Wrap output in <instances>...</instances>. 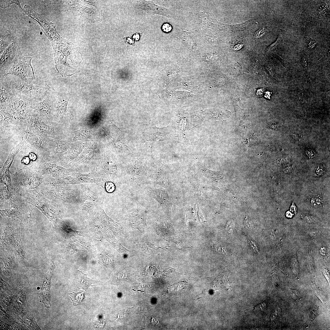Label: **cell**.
Returning a JSON list of instances; mask_svg holds the SVG:
<instances>
[{
  "mask_svg": "<svg viewBox=\"0 0 330 330\" xmlns=\"http://www.w3.org/2000/svg\"><path fill=\"white\" fill-rule=\"evenodd\" d=\"M204 291H203L199 295H197L194 298V300L195 301H196L199 299H201L204 298V295H205V293L204 292Z\"/></svg>",
  "mask_w": 330,
  "mask_h": 330,
  "instance_id": "cell-34",
  "label": "cell"
},
{
  "mask_svg": "<svg viewBox=\"0 0 330 330\" xmlns=\"http://www.w3.org/2000/svg\"><path fill=\"white\" fill-rule=\"evenodd\" d=\"M31 57L23 56L20 49L7 75H14L26 82H32L35 79V75L31 63Z\"/></svg>",
  "mask_w": 330,
  "mask_h": 330,
  "instance_id": "cell-5",
  "label": "cell"
},
{
  "mask_svg": "<svg viewBox=\"0 0 330 330\" xmlns=\"http://www.w3.org/2000/svg\"><path fill=\"white\" fill-rule=\"evenodd\" d=\"M290 210L291 211L295 214H296L297 212V208L293 202L291 206Z\"/></svg>",
  "mask_w": 330,
  "mask_h": 330,
  "instance_id": "cell-33",
  "label": "cell"
},
{
  "mask_svg": "<svg viewBox=\"0 0 330 330\" xmlns=\"http://www.w3.org/2000/svg\"><path fill=\"white\" fill-rule=\"evenodd\" d=\"M148 195L157 201L164 209L170 207L171 202L165 191L158 189H151L148 191Z\"/></svg>",
  "mask_w": 330,
  "mask_h": 330,
  "instance_id": "cell-15",
  "label": "cell"
},
{
  "mask_svg": "<svg viewBox=\"0 0 330 330\" xmlns=\"http://www.w3.org/2000/svg\"><path fill=\"white\" fill-rule=\"evenodd\" d=\"M279 60L282 62V63L285 66L288 68H293V66L292 64L284 60L283 59L280 58V57H278Z\"/></svg>",
  "mask_w": 330,
  "mask_h": 330,
  "instance_id": "cell-32",
  "label": "cell"
},
{
  "mask_svg": "<svg viewBox=\"0 0 330 330\" xmlns=\"http://www.w3.org/2000/svg\"><path fill=\"white\" fill-rule=\"evenodd\" d=\"M231 115L229 111L218 106L204 110H199L190 114V124L193 127L204 121L226 120Z\"/></svg>",
  "mask_w": 330,
  "mask_h": 330,
  "instance_id": "cell-6",
  "label": "cell"
},
{
  "mask_svg": "<svg viewBox=\"0 0 330 330\" xmlns=\"http://www.w3.org/2000/svg\"><path fill=\"white\" fill-rule=\"evenodd\" d=\"M317 170V172L318 174H321L324 172V170L322 167H319Z\"/></svg>",
  "mask_w": 330,
  "mask_h": 330,
  "instance_id": "cell-37",
  "label": "cell"
},
{
  "mask_svg": "<svg viewBox=\"0 0 330 330\" xmlns=\"http://www.w3.org/2000/svg\"><path fill=\"white\" fill-rule=\"evenodd\" d=\"M57 100L58 92L51 88L49 94L44 99L34 103L28 114L54 122Z\"/></svg>",
  "mask_w": 330,
  "mask_h": 330,
  "instance_id": "cell-4",
  "label": "cell"
},
{
  "mask_svg": "<svg viewBox=\"0 0 330 330\" xmlns=\"http://www.w3.org/2000/svg\"><path fill=\"white\" fill-rule=\"evenodd\" d=\"M293 215V214L290 211H288L286 213V216L288 218H291Z\"/></svg>",
  "mask_w": 330,
  "mask_h": 330,
  "instance_id": "cell-38",
  "label": "cell"
},
{
  "mask_svg": "<svg viewBox=\"0 0 330 330\" xmlns=\"http://www.w3.org/2000/svg\"><path fill=\"white\" fill-rule=\"evenodd\" d=\"M71 142L69 141L60 139L55 140L54 149L49 160L62 156L71 148Z\"/></svg>",
  "mask_w": 330,
  "mask_h": 330,
  "instance_id": "cell-16",
  "label": "cell"
},
{
  "mask_svg": "<svg viewBox=\"0 0 330 330\" xmlns=\"http://www.w3.org/2000/svg\"><path fill=\"white\" fill-rule=\"evenodd\" d=\"M106 190L109 192H112L114 189V185L111 182H108L106 185Z\"/></svg>",
  "mask_w": 330,
  "mask_h": 330,
  "instance_id": "cell-31",
  "label": "cell"
},
{
  "mask_svg": "<svg viewBox=\"0 0 330 330\" xmlns=\"http://www.w3.org/2000/svg\"><path fill=\"white\" fill-rule=\"evenodd\" d=\"M24 147L39 154L44 160H48L53 152L54 140H50L34 130L28 125L22 134Z\"/></svg>",
  "mask_w": 330,
  "mask_h": 330,
  "instance_id": "cell-2",
  "label": "cell"
},
{
  "mask_svg": "<svg viewBox=\"0 0 330 330\" xmlns=\"http://www.w3.org/2000/svg\"><path fill=\"white\" fill-rule=\"evenodd\" d=\"M266 303L264 301L255 306L253 308L255 311H263L266 309Z\"/></svg>",
  "mask_w": 330,
  "mask_h": 330,
  "instance_id": "cell-27",
  "label": "cell"
},
{
  "mask_svg": "<svg viewBox=\"0 0 330 330\" xmlns=\"http://www.w3.org/2000/svg\"><path fill=\"white\" fill-rule=\"evenodd\" d=\"M129 223L134 227L137 228L141 224L146 226V215L144 209L138 208L129 215Z\"/></svg>",
  "mask_w": 330,
  "mask_h": 330,
  "instance_id": "cell-17",
  "label": "cell"
},
{
  "mask_svg": "<svg viewBox=\"0 0 330 330\" xmlns=\"http://www.w3.org/2000/svg\"><path fill=\"white\" fill-rule=\"evenodd\" d=\"M75 136L73 139V141H86L91 139L93 134L92 132L87 129L80 130L72 131Z\"/></svg>",
  "mask_w": 330,
  "mask_h": 330,
  "instance_id": "cell-21",
  "label": "cell"
},
{
  "mask_svg": "<svg viewBox=\"0 0 330 330\" xmlns=\"http://www.w3.org/2000/svg\"><path fill=\"white\" fill-rule=\"evenodd\" d=\"M19 44L16 37L0 54V79L6 75L11 68L20 49Z\"/></svg>",
  "mask_w": 330,
  "mask_h": 330,
  "instance_id": "cell-9",
  "label": "cell"
},
{
  "mask_svg": "<svg viewBox=\"0 0 330 330\" xmlns=\"http://www.w3.org/2000/svg\"><path fill=\"white\" fill-rule=\"evenodd\" d=\"M76 282L78 288L85 290H86L92 284L99 282L88 278L86 274L79 270L78 271Z\"/></svg>",
  "mask_w": 330,
  "mask_h": 330,
  "instance_id": "cell-20",
  "label": "cell"
},
{
  "mask_svg": "<svg viewBox=\"0 0 330 330\" xmlns=\"http://www.w3.org/2000/svg\"><path fill=\"white\" fill-rule=\"evenodd\" d=\"M68 94L58 92V100L54 116V122L68 126L73 116L68 109V104L70 98Z\"/></svg>",
  "mask_w": 330,
  "mask_h": 330,
  "instance_id": "cell-8",
  "label": "cell"
},
{
  "mask_svg": "<svg viewBox=\"0 0 330 330\" xmlns=\"http://www.w3.org/2000/svg\"><path fill=\"white\" fill-rule=\"evenodd\" d=\"M0 128L6 131H19L26 128L28 122L26 118L14 114L0 111Z\"/></svg>",
  "mask_w": 330,
  "mask_h": 330,
  "instance_id": "cell-10",
  "label": "cell"
},
{
  "mask_svg": "<svg viewBox=\"0 0 330 330\" xmlns=\"http://www.w3.org/2000/svg\"><path fill=\"white\" fill-rule=\"evenodd\" d=\"M306 152V154L310 157L312 158L315 156V153L312 150H309Z\"/></svg>",
  "mask_w": 330,
  "mask_h": 330,
  "instance_id": "cell-35",
  "label": "cell"
},
{
  "mask_svg": "<svg viewBox=\"0 0 330 330\" xmlns=\"http://www.w3.org/2000/svg\"><path fill=\"white\" fill-rule=\"evenodd\" d=\"M280 309L278 308L272 313L271 316V319L272 321L275 320L277 317L280 314Z\"/></svg>",
  "mask_w": 330,
  "mask_h": 330,
  "instance_id": "cell-29",
  "label": "cell"
},
{
  "mask_svg": "<svg viewBox=\"0 0 330 330\" xmlns=\"http://www.w3.org/2000/svg\"><path fill=\"white\" fill-rule=\"evenodd\" d=\"M291 169H292L291 167L290 166V167H287V168H285V169H283V171L285 173H288L290 172V171L291 170Z\"/></svg>",
  "mask_w": 330,
  "mask_h": 330,
  "instance_id": "cell-36",
  "label": "cell"
},
{
  "mask_svg": "<svg viewBox=\"0 0 330 330\" xmlns=\"http://www.w3.org/2000/svg\"><path fill=\"white\" fill-rule=\"evenodd\" d=\"M323 202V198L320 195H316L313 196L311 199V204L315 207L321 206Z\"/></svg>",
  "mask_w": 330,
  "mask_h": 330,
  "instance_id": "cell-23",
  "label": "cell"
},
{
  "mask_svg": "<svg viewBox=\"0 0 330 330\" xmlns=\"http://www.w3.org/2000/svg\"><path fill=\"white\" fill-rule=\"evenodd\" d=\"M279 33L278 35V38H277L276 41L271 45L268 48V50H270V49L274 48L275 47L277 46L279 43L280 41L281 40V38L284 37L285 34V31L282 29H279Z\"/></svg>",
  "mask_w": 330,
  "mask_h": 330,
  "instance_id": "cell-24",
  "label": "cell"
},
{
  "mask_svg": "<svg viewBox=\"0 0 330 330\" xmlns=\"http://www.w3.org/2000/svg\"><path fill=\"white\" fill-rule=\"evenodd\" d=\"M26 119L30 128L44 137L52 140L61 139L64 132L63 127L65 126L31 114H28Z\"/></svg>",
  "mask_w": 330,
  "mask_h": 330,
  "instance_id": "cell-3",
  "label": "cell"
},
{
  "mask_svg": "<svg viewBox=\"0 0 330 330\" xmlns=\"http://www.w3.org/2000/svg\"><path fill=\"white\" fill-rule=\"evenodd\" d=\"M290 293L292 298L294 300H297L299 299L300 294L298 291L290 289Z\"/></svg>",
  "mask_w": 330,
  "mask_h": 330,
  "instance_id": "cell-28",
  "label": "cell"
},
{
  "mask_svg": "<svg viewBox=\"0 0 330 330\" xmlns=\"http://www.w3.org/2000/svg\"><path fill=\"white\" fill-rule=\"evenodd\" d=\"M84 292L80 291L77 292H72L70 294L74 306H76L80 303L84 298Z\"/></svg>",
  "mask_w": 330,
  "mask_h": 330,
  "instance_id": "cell-22",
  "label": "cell"
},
{
  "mask_svg": "<svg viewBox=\"0 0 330 330\" xmlns=\"http://www.w3.org/2000/svg\"><path fill=\"white\" fill-rule=\"evenodd\" d=\"M0 110L3 109L10 102L14 97L5 84L0 80Z\"/></svg>",
  "mask_w": 330,
  "mask_h": 330,
  "instance_id": "cell-18",
  "label": "cell"
},
{
  "mask_svg": "<svg viewBox=\"0 0 330 330\" xmlns=\"http://www.w3.org/2000/svg\"><path fill=\"white\" fill-rule=\"evenodd\" d=\"M305 39L308 48L312 49L314 47L316 43L315 40L307 37H305Z\"/></svg>",
  "mask_w": 330,
  "mask_h": 330,
  "instance_id": "cell-26",
  "label": "cell"
},
{
  "mask_svg": "<svg viewBox=\"0 0 330 330\" xmlns=\"http://www.w3.org/2000/svg\"><path fill=\"white\" fill-rule=\"evenodd\" d=\"M0 80L14 97L24 98L33 103L39 102L44 99L51 88L46 82L43 85H37L11 74L6 75Z\"/></svg>",
  "mask_w": 330,
  "mask_h": 330,
  "instance_id": "cell-1",
  "label": "cell"
},
{
  "mask_svg": "<svg viewBox=\"0 0 330 330\" xmlns=\"http://www.w3.org/2000/svg\"><path fill=\"white\" fill-rule=\"evenodd\" d=\"M37 288V289H40V288H39V287H38V288Z\"/></svg>",
  "mask_w": 330,
  "mask_h": 330,
  "instance_id": "cell-39",
  "label": "cell"
},
{
  "mask_svg": "<svg viewBox=\"0 0 330 330\" xmlns=\"http://www.w3.org/2000/svg\"><path fill=\"white\" fill-rule=\"evenodd\" d=\"M175 131L173 127L172 126H169L163 128L154 126L147 131L143 139V141H163L165 140L167 134H171L172 133H174Z\"/></svg>",
  "mask_w": 330,
  "mask_h": 330,
  "instance_id": "cell-13",
  "label": "cell"
},
{
  "mask_svg": "<svg viewBox=\"0 0 330 330\" xmlns=\"http://www.w3.org/2000/svg\"><path fill=\"white\" fill-rule=\"evenodd\" d=\"M175 90H186L196 95H200L204 90L203 75L183 76L178 75L173 83Z\"/></svg>",
  "mask_w": 330,
  "mask_h": 330,
  "instance_id": "cell-7",
  "label": "cell"
},
{
  "mask_svg": "<svg viewBox=\"0 0 330 330\" xmlns=\"http://www.w3.org/2000/svg\"><path fill=\"white\" fill-rule=\"evenodd\" d=\"M169 93V98L178 106L193 104L200 100L203 96L184 90H175Z\"/></svg>",
  "mask_w": 330,
  "mask_h": 330,
  "instance_id": "cell-12",
  "label": "cell"
},
{
  "mask_svg": "<svg viewBox=\"0 0 330 330\" xmlns=\"http://www.w3.org/2000/svg\"><path fill=\"white\" fill-rule=\"evenodd\" d=\"M16 37L9 31L2 28L0 31V54Z\"/></svg>",
  "mask_w": 330,
  "mask_h": 330,
  "instance_id": "cell-19",
  "label": "cell"
},
{
  "mask_svg": "<svg viewBox=\"0 0 330 330\" xmlns=\"http://www.w3.org/2000/svg\"><path fill=\"white\" fill-rule=\"evenodd\" d=\"M34 103L24 98L14 97L9 104L0 111L11 113L26 118Z\"/></svg>",
  "mask_w": 330,
  "mask_h": 330,
  "instance_id": "cell-11",
  "label": "cell"
},
{
  "mask_svg": "<svg viewBox=\"0 0 330 330\" xmlns=\"http://www.w3.org/2000/svg\"><path fill=\"white\" fill-rule=\"evenodd\" d=\"M138 5L139 8L145 11L150 15L159 14L169 18L171 16L167 9L156 5L152 2L142 1Z\"/></svg>",
  "mask_w": 330,
  "mask_h": 330,
  "instance_id": "cell-14",
  "label": "cell"
},
{
  "mask_svg": "<svg viewBox=\"0 0 330 330\" xmlns=\"http://www.w3.org/2000/svg\"><path fill=\"white\" fill-rule=\"evenodd\" d=\"M172 29V27L171 25L168 23L163 24L162 26V30L163 31L165 32L170 31Z\"/></svg>",
  "mask_w": 330,
  "mask_h": 330,
  "instance_id": "cell-30",
  "label": "cell"
},
{
  "mask_svg": "<svg viewBox=\"0 0 330 330\" xmlns=\"http://www.w3.org/2000/svg\"><path fill=\"white\" fill-rule=\"evenodd\" d=\"M0 1V6L2 8H5L8 7L10 4L13 3H15L22 9L20 5L19 1L13 0H4Z\"/></svg>",
  "mask_w": 330,
  "mask_h": 330,
  "instance_id": "cell-25",
  "label": "cell"
}]
</instances>
